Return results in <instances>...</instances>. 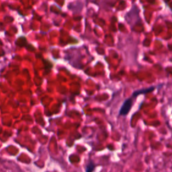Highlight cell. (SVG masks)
Masks as SVG:
<instances>
[{"label":"cell","mask_w":172,"mask_h":172,"mask_svg":"<svg viewBox=\"0 0 172 172\" xmlns=\"http://www.w3.org/2000/svg\"><path fill=\"white\" fill-rule=\"evenodd\" d=\"M132 106V98H128L124 101L122 106H121V108L120 110V115L126 116L130 112L131 108Z\"/></svg>","instance_id":"6da1fadb"},{"label":"cell","mask_w":172,"mask_h":172,"mask_svg":"<svg viewBox=\"0 0 172 172\" xmlns=\"http://www.w3.org/2000/svg\"><path fill=\"white\" fill-rule=\"evenodd\" d=\"M155 89L154 87H150L147 89H140V90H137V91H135L132 94V97H136L137 96L140 95V94H143V93H147L149 92H151Z\"/></svg>","instance_id":"7a4b0ae2"},{"label":"cell","mask_w":172,"mask_h":172,"mask_svg":"<svg viewBox=\"0 0 172 172\" xmlns=\"http://www.w3.org/2000/svg\"><path fill=\"white\" fill-rule=\"evenodd\" d=\"M45 63V69L46 71L50 70L53 67V64L51 63L49 61H44Z\"/></svg>","instance_id":"3957f363"}]
</instances>
